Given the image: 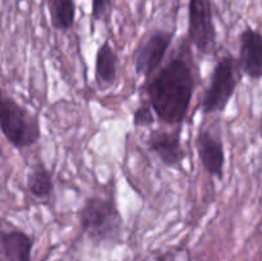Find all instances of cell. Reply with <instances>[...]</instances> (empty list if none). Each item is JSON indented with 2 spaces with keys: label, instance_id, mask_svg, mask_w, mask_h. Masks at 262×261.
Wrapping results in <instances>:
<instances>
[{
  "label": "cell",
  "instance_id": "6da1fadb",
  "mask_svg": "<svg viewBox=\"0 0 262 261\" xmlns=\"http://www.w3.org/2000/svg\"><path fill=\"white\" fill-rule=\"evenodd\" d=\"M196 90V67L183 54L169 60L146 86L148 104L165 124L181 125Z\"/></svg>",
  "mask_w": 262,
  "mask_h": 261
},
{
  "label": "cell",
  "instance_id": "7a4b0ae2",
  "mask_svg": "<svg viewBox=\"0 0 262 261\" xmlns=\"http://www.w3.org/2000/svg\"><path fill=\"white\" fill-rule=\"evenodd\" d=\"M0 130L17 150L31 147L41 138L38 118L3 89H0Z\"/></svg>",
  "mask_w": 262,
  "mask_h": 261
},
{
  "label": "cell",
  "instance_id": "3957f363",
  "mask_svg": "<svg viewBox=\"0 0 262 261\" xmlns=\"http://www.w3.org/2000/svg\"><path fill=\"white\" fill-rule=\"evenodd\" d=\"M81 229L94 242L118 240L122 233L123 217L113 200L92 196L84 200L78 211Z\"/></svg>",
  "mask_w": 262,
  "mask_h": 261
},
{
  "label": "cell",
  "instance_id": "277c9868",
  "mask_svg": "<svg viewBox=\"0 0 262 261\" xmlns=\"http://www.w3.org/2000/svg\"><path fill=\"white\" fill-rule=\"evenodd\" d=\"M239 64L233 55H225L214 67L211 81L202 97V113L214 114L227 109L241 79Z\"/></svg>",
  "mask_w": 262,
  "mask_h": 261
},
{
  "label": "cell",
  "instance_id": "5b68a950",
  "mask_svg": "<svg viewBox=\"0 0 262 261\" xmlns=\"http://www.w3.org/2000/svg\"><path fill=\"white\" fill-rule=\"evenodd\" d=\"M217 32L214 23L211 0H189L188 40L205 55H211L216 49Z\"/></svg>",
  "mask_w": 262,
  "mask_h": 261
},
{
  "label": "cell",
  "instance_id": "8992f818",
  "mask_svg": "<svg viewBox=\"0 0 262 261\" xmlns=\"http://www.w3.org/2000/svg\"><path fill=\"white\" fill-rule=\"evenodd\" d=\"M174 32L170 31H155L151 33L137 49L135 58V69L138 76L148 78L161 66L170 44Z\"/></svg>",
  "mask_w": 262,
  "mask_h": 261
},
{
  "label": "cell",
  "instance_id": "52a82bcc",
  "mask_svg": "<svg viewBox=\"0 0 262 261\" xmlns=\"http://www.w3.org/2000/svg\"><path fill=\"white\" fill-rule=\"evenodd\" d=\"M182 128L176 130L154 129L146 140V145L151 153L155 154L164 165L169 168H179L186 159L187 153L182 146Z\"/></svg>",
  "mask_w": 262,
  "mask_h": 261
},
{
  "label": "cell",
  "instance_id": "ba28073f",
  "mask_svg": "<svg viewBox=\"0 0 262 261\" xmlns=\"http://www.w3.org/2000/svg\"><path fill=\"white\" fill-rule=\"evenodd\" d=\"M239 44V58L237 60L241 72L258 81L262 76V36L260 31L247 26L241 32Z\"/></svg>",
  "mask_w": 262,
  "mask_h": 261
},
{
  "label": "cell",
  "instance_id": "9c48e42d",
  "mask_svg": "<svg viewBox=\"0 0 262 261\" xmlns=\"http://www.w3.org/2000/svg\"><path fill=\"white\" fill-rule=\"evenodd\" d=\"M196 148L205 170L211 177L223 179V177H224L225 151L222 141L215 137L210 130L201 128L197 133Z\"/></svg>",
  "mask_w": 262,
  "mask_h": 261
},
{
  "label": "cell",
  "instance_id": "30bf717a",
  "mask_svg": "<svg viewBox=\"0 0 262 261\" xmlns=\"http://www.w3.org/2000/svg\"><path fill=\"white\" fill-rule=\"evenodd\" d=\"M33 238L22 229H0V261H31Z\"/></svg>",
  "mask_w": 262,
  "mask_h": 261
},
{
  "label": "cell",
  "instance_id": "8fae6325",
  "mask_svg": "<svg viewBox=\"0 0 262 261\" xmlns=\"http://www.w3.org/2000/svg\"><path fill=\"white\" fill-rule=\"evenodd\" d=\"M118 56L109 41L99 46L95 58V78L101 86H112L117 81Z\"/></svg>",
  "mask_w": 262,
  "mask_h": 261
},
{
  "label": "cell",
  "instance_id": "7c38bea8",
  "mask_svg": "<svg viewBox=\"0 0 262 261\" xmlns=\"http://www.w3.org/2000/svg\"><path fill=\"white\" fill-rule=\"evenodd\" d=\"M50 22L55 30L69 31L76 22V0H45Z\"/></svg>",
  "mask_w": 262,
  "mask_h": 261
},
{
  "label": "cell",
  "instance_id": "4fadbf2b",
  "mask_svg": "<svg viewBox=\"0 0 262 261\" xmlns=\"http://www.w3.org/2000/svg\"><path fill=\"white\" fill-rule=\"evenodd\" d=\"M27 188L38 200L48 199L54 189L51 173L42 163H36L27 174Z\"/></svg>",
  "mask_w": 262,
  "mask_h": 261
},
{
  "label": "cell",
  "instance_id": "5bb4252c",
  "mask_svg": "<svg viewBox=\"0 0 262 261\" xmlns=\"http://www.w3.org/2000/svg\"><path fill=\"white\" fill-rule=\"evenodd\" d=\"M145 261H192L191 252L186 247L176 246L163 252L154 253L146 257Z\"/></svg>",
  "mask_w": 262,
  "mask_h": 261
},
{
  "label": "cell",
  "instance_id": "9a60e30c",
  "mask_svg": "<svg viewBox=\"0 0 262 261\" xmlns=\"http://www.w3.org/2000/svg\"><path fill=\"white\" fill-rule=\"evenodd\" d=\"M155 123L152 107L148 102H142L133 113V125L137 128L150 127Z\"/></svg>",
  "mask_w": 262,
  "mask_h": 261
},
{
  "label": "cell",
  "instance_id": "2e32d148",
  "mask_svg": "<svg viewBox=\"0 0 262 261\" xmlns=\"http://www.w3.org/2000/svg\"><path fill=\"white\" fill-rule=\"evenodd\" d=\"M113 0H92L91 17L95 20H101L109 13Z\"/></svg>",
  "mask_w": 262,
  "mask_h": 261
}]
</instances>
